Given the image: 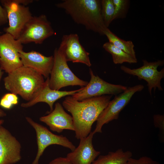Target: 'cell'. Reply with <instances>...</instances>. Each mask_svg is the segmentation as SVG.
<instances>
[{
  "label": "cell",
  "mask_w": 164,
  "mask_h": 164,
  "mask_svg": "<svg viewBox=\"0 0 164 164\" xmlns=\"http://www.w3.org/2000/svg\"><path fill=\"white\" fill-rule=\"evenodd\" d=\"M49 77L46 78L44 83L36 96L31 100L21 104V107L27 108L31 107L39 102L47 104L50 108V112L53 109L54 103L57 100L66 96L72 95L80 91L81 88L71 91H60L51 89L49 84Z\"/></svg>",
  "instance_id": "17"
},
{
  "label": "cell",
  "mask_w": 164,
  "mask_h": 164,
  "mask_svg": "<svg viewBox=\"0 0 164 164\" xmlns=\"http://www.w3.org/2000/svg\"><path fill=\"white\" fill-rule=\"evenodd\" d=\"M17 95L12 93L5 94L0 100V106L2 108L9 109L18 103Z\"/></svg>",
  "instance_id": "23"
},
{
  "label": "cell",
  "mask_w": 164,
  "mask_h": 164,
  "mask_svg": "<svg viewBox=\"0 0 164 164\" xmlns=\"http://www.w3.org/2000/svg\"><path fill=\"white\" fill-rule=\"evenodd\" d=\"M132 155L131 151H124L122 149H119L114 152H110L107 155H99L92 164H125Z\"/></svg>",
  "instance_id": "18"
},
{
  "label": "cell",
  "mask_w": 164,
  "mask_h": 164,
  "mask_svg": "<svg viewBox=\"0 0 164 164\" xmlns=\"http://www.w3.org/2000/svg\"><path fill=\"white\" fill-rule=\"evenodd\" d=\"M40 117L39 121L45 123L52 131L60 133L64 130L74 131L73 118L64 110L63 106L56 103L53 110Z\"/></svg>",
  "instance_id": "14"
},
{
  "label": "cell",
  "mask_w": 164,
  "mask_h": 164,
  "mask_svg": "<svg viewBox=\"0 0 164 164\" xmlns=\"http://www.w3.org/2000/svg\"><path fill=\"white\" fill-rule=\"evenodd\" d=\"M21 145L6 128L0 125V164H14L22 158Z\"/></svg>",
  "instance_id": "13"
},
{
  "label": "cell",
  "mask_w": 164,
  "mask_h": 164,
  "mask_svg": "<svg viewBox=\"0 0 164 164\" xmlns=\"http://www.w3.org/2000/svg\"><path fill=\"white\" fill-rule=\"evenodd\" d=\"M5 88L29 101L43 85L44 77L34 70L22 66L8 73L4 79Z\"/></svg>",
  "instance_id": "3"
},
{
  "label": "cell",
  "mask_w": 164,
  "mask_h": 164,
  "mask_svg": "<svg viewBox=\"0 0 164 164\" xmlns=\"http://www.w3.org/2000/svg\"><path fill=\"white\" fill-rule=\"evenodd\" d=\"M3 74V72L2 70L0 68V81Z\"/></svg>",
  "instance_id": "29"
},
{
  "label": "cell",
  "mask_w": 164,
  "mask_h": 164,
  "mask_svg": "<svg viewBox=\"0 0 164 164\" xmlns=\"http://www.w3.org/2000/svg\"><path fill=\"white\" fill-rule=\"evenodd\" d=\"M144 88L143 85L138 84L127 87L125 91L115 95L99 115L96 121L95 128L93 132L94 134L102 133V128L104 125L117 119L120 112L128 104L134 94L141 91Z\"/></svg>",
  "instance_id": "6"
},
{
  "label": "cell",
  "mask_w": 164,
  "mask_h": 164,
  "mask_svg": "<svg viewBox=\"0 0 164 164\" xmlns=\"http://www.w3.org/2000/svg\"><path fill=\"white\" fill-rule=\"evenodd\" d=\"M58 49L63 54L67 62L81 63L89 67L91 66L90 53L80 44L77 34L64 35Z\"/></svg>",
  "instance_id": "12"
},
{
  "label": "cell",
  "mask_w": 164,
  "mask_h": 164,
  "mask_svg": "<svg viewBox=\"0 0 164 164\" xmlns=\"http://www.w3.org/2000/svg\"><path fill=\"white\" fill-rule=\"evenodd\" d=\"M101 15L104 24L108 28L114 20V7L112 0H101Z\"/></svg>",
  "instance_id": "21"
},
{
  "label": "cell",
  "mask_w": 164,
  "mask_h": 164,
  "mask_svg": "<svg viewBox=\"0 0 164 164\" xmlns=\"http://www.w3.org/2000/svg\"><path fill=\"white\" fill-rule=\"evenodd\" d=\"M114 7V20L123 19L126 16L130 1L128 0H112Z\"/></svg>",
  "instance_id": "22"
},
{
  "label": "cell",
  "mask_w": 164,
  "mask_h": 164,
  "mask_svg": "<svg viewBox=\"0 0 164 164\" xmlns=\"http://www.w3.org/2000/svg\"><path fill=\"white\" fill-rule=\"evenodd\" d=\"M142 61L143 65L138 68L131 69L122 65L121 66V69L126 73L135 76L139 80L143 79L147 82L148 90L151 95L152 89L154 92L156 88L159 91H163L161 81L164 77V68L160 71L157 70V68L163 65L164 60H158L152 62L145 60Z\"/></svg>",
  "instance_id": "11"
},
{
  "label": "cell",
  "mask_w": 164,
  "mask_h": 164,
  "mask_svg": "<svg viewBox=\"0 0 164 164\" xmlns=\"http://www.w3.org/2000/svg\"><path fill=\"white\" fill-rule=\"evenodd\" d=\"M55 33L46 16H32L26 24L17 40L22 44L34 43L41 44Z\"/></svg>",
  "instance_id": "7"
},
{
  "label": "cell",
  "mask_w": 164,
  "mask_h": 164,
  "mask_svg": "<svg viewBox=\"0 0 164 164\" xmlns=\"http://www.w3.org/2000/svg\"><path fill=\"white\" fill-rule=\"evenodd\" d=\"M22 44L8 33L0 35V68L8 73L23 66L19 56Z\"/></svg>",
  "instance_id": "9"
},
{
  "label": "cell",
  "mask_w": 164,
  "mask_h": 164,
  "mask_svg": "<svg viewBox=\"0 0 164 164\" xmlns=\"http://www.w3.org/2000/svg\"><path fill=\"white\" fill-rule=\"evenodd\" d=\"M128 164H160L157 161L147 156H143L138 159L130 158L128 162Z\"/></svg>",
  "instance_id": "25"
},
{
  "label": "cell",
  "mask_w": 164,
  "mask_h": 164,
  "mask_svg": "<svg viewBox=\"0 0 164 164\" xmlns=\"http://www.w3.org/2000/svg\"><path fill=\"white\" fill-rule=\"evenodd\" d=\"M103 47L111 54L113 63L115 64H120L124 63H134L137 62V58H134L109 42L105 43Z\"/></svg>",
  "instance_id": "19"
},
{
  "label": "cell",
  "mask_w": 164,
  "mask_h": 164,
  "mask_svg": "<svg viewBox=\"0 0 164 164\" xmlns=\"http://www.w3.org/2000/svg\"><path fill=\"white\" fill-rule=\"evenodd\" d=\"M1 33H2L1 32H0V34Z\"/></svg>",
  "instance_id": "32"
},
{
  "label": "cell",
  "mask_w": 164,
  "mask_h": 164,
  "mask_svg": "<svg viewBox=\"0 0 164 164\" xmlns=\"http://www.w3.org/2000/svg\"><path fill=\"white\" fill-rule=\"evenodd\" d=\"M8 22L6 10L0 5V26H2Z\"/></svg>",
  "instance_id": "26"
},
{
  "label": "cell",
  "mask_w": 164,
  "mask_h": 164,
  "mask_svg": "<svg viewBox=\"0 0 164 164\" xmlns=\"http://www.w3.org/2000/svg\"><path fill=\"white\" fill-rule=\"evenodd\" d=\"M4 120L2 119H0V125H2L4 122Z\"/></svg>",
  "instance_id": "30"
},
{
  "label": "cell",
  "mask_w": 164,
  "mask_h": 164,
  "mask_svg": "<svg viewBox=\"0 0 164 164\" xmlns=\"http://www.w3.org/2000/svg\"><path fill=\"white\" fill-rule=\"evenodd\" d=\"M19 56L23 66L34 70L46 78L49 77L53 66V56H46L35 51L22 50L19 52Z\"/></svg>",
  "instance_id": "15"
},
{
  "label": "cell",
  "mask_w": 164,
  "mask_h": 164,
  "mask_svg": "<svg viewBox=\"0 0 164 164\" xmlns=\"http://www.w3.org/2000/svg\"><path fill=\"white\" fill-rule=\"evenodd\" d=\"M56 6L63 9L77 23L101 35L107 28L101 15V0H64Z\"/></svg>",
  "instance_id": "2"
},
{
  "label": "cell",
  "mask_w": 164,
  "mask_h": 164,
  "mask_svg": "<svg viewBox=\"0 0 164 164\" xmlns=\"http://www.w3.org/2000/svg\"><path fill=\"white\" fill-rule=\"evenodd\" d=\"M94 135L91 132L87 137L80 139L77 147L67 154L66 157L73 164H92L100 154L93 145Z\"/></svg>",
  "instance_id": "16"
},
{
  "label": "cell",
  "mask_w": 164,
  "mask_h": 164,
  "mask_svg": "<svg viewBox=\"0 0 164 164\" xmlns=\"http://www.w3.org/2000/svg\"><path fill=\"white\" fill-rule=\"evenodd\" d=\"M125 164H128V162H127V163H126Z\"/></svg>",
  "instance_id": "31"
},
{
  "label": "cell",
  "mask_w": 164,
  "mask_h": 164,
  "mask_svg": "<svg viewBox=\"0 0 164 164\" xmlns=\"http://www.w3.org/2000/svg\"><path fill=\"white\" fill-rule=\"evenodd\" d=\"M154 124L155 127L159 128V138L163 142L164 139V116L160 114H155L153 116Z\"/></svg>",
  "instance_id": "24"
},
{
  "label": "cell",
  "mask_w": 164,
  "mask_h": 164,
  "mask_svg": "<svg viewBox=\"0 0 164 164\" xmlns=\"http://www.w3.org/2000/svg\"><path fill=\"white\" fill-rule=\"evenodd\" d=\"M6 115V113L3 110L0 108V117H4Z\"/></svg>",
  "instance_id": "28"
},
{
  "label": "cell",
  "mask_w": 164,
  "mask_h": 164,
  "mask_svg": "<svg viewBox=\"0 0 164 164\" xmlns=\"http://www.w3.org/2000/svg\"><path fill=\"white\" fill-rule=\"evenodd\" d=\"M91 79L85 86L80 91L72 95V97L78 101L104 95H117L124 91L127 87L120 84L109 83L95 75L91 69H89Z\"/></svg>",
  "instance_id": "10"
},
{
  "label": "cell",
  "mask_w": 164,
  "mask_h": 164,
  "mask_svg": "<svg viewBox=\"0 0 164 164\" xmlns=\"http://www.w3.org/2000/svg\"><path fill=\"white\" fill-rule=\"evenodd\" d=\"M53 64L49 77L50 87L59 90L70 86H85L88 82L78 77L69 68L63 54L58 48H56L53 54Z\"/></svg>",
  "instance_id": "4"
},
{
  "label": "cell",
  "mask_w": 164,
  "mask_h": 164,
  "mask_svg": "<svg viewBox=\"0 0 164 164\" xmlns=\"http://www.w3.org/2000/svg\"><path fill=\"white\" fill-rule=\"evenodd\" d=\"M32 0H2L0 2L7 11L9 26L4 29L15 39H17L26 24L32 17L29 7Z\"/></svg>",
  "instance_id": "5"
},
{
  "label": "cell",
  "mask_w": 164,
  "mask_h": 164,
  "mask_svg": "<svg viewBox=\"0 0 164 164\" xmlns=\"http://www.w3.org/2000/svg\"><path fill=\"white\" fill-rule=\"evenodd\" d=\"M48 164H73L66 157H59L51 161Z\"/></svg>",
  "instance_id": "27"
},
{
  "label": "cell",
  "mask_w": 164,
  "mask_h": 164,
  "mask_svg": "<svg viewBox=\"0 0 164 164\" xmlns=\"http://www.w3.org/2000/svg\"><path fill=\"white\" fill-rule=\"evenodd\" d=\"M104 35L106 36L109 42L135 58H137L134 49V45L132 41H125L121 39L107 28Z\"/></svg>",
  "instance_id": "20"
},
{
  "label": "cell",
  "mask_w": 164,
  "mask_h": 164,
  "mask_svg": "<svg viewBox=\"0 0 164 164\" xmlns=\"http://www.w3.org/2000/svg\"><path fill=\"white\" fill-rule=\"evenodd\" d=\"M112 95H104L78 101L67 96L62 106L71 114L75 137L78 139L86 138L91 132L92 127L111 101Z\"/></svg>",
  "instance_id": "1"
},
{
  "label": "cell",
  "mask_w": 164,
  "mask_h": 164,
  "mask_svg": "<svg viewBox=\"0 0 164 164\" xmlns=\"http://www.w3.org/2000/svg\"><path fill=\"white\" fill-rule=\"evenodd\" d=\"M26 119L34 129L36 132L37 152L32 164H38L39 159L47 147L52 145H61L70 149L71 151L76 146L65 136L55 134L46 127L34 121L31 118L26 117Z\"/></svg>",
  "instance_id": "8"
}]
</instances>
